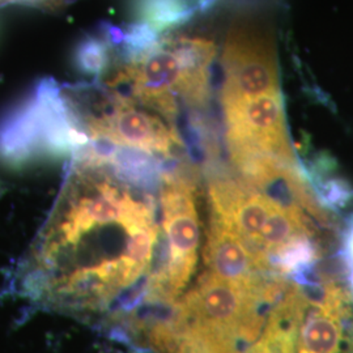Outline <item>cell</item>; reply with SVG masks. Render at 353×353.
Segmentation results:
<instances>
[{"mask_svg":"<svg viewBox=\"0 0 353 353\" xmlns=\"http://www.w3.org/2000/svg\"><path fill=\"white\" fill-rule=\"evenodd\" d=\"M182 156L161 164L160 207L166 252L148 279L141 303L169 305L188 285L198 262L199 217L195 207V186Z\"/></svg>","mask_w":353,"mask_h":353,"instance_id":"obj_2","label":"cell"},{"mask_svg":"<svg viewBox=\"0 0 353 353\" xmlns=\"http://www.w3.org/2000/svg\"><path fill=\"white\" fill-rule=\"evenodd\" d=\"M114 151L87 144L71 156L20 267V288L32 303L110 323L143 303L160 237L159 190L128 176Z\"/></svg>","mask_w":353,"mask_h":353,"instance_id":"obj_1","label":"cell"},{"mask_svg":"<svg viewBox=\"0 0 353 353\" xmlns=\"http://www.w3.org/2000/svg\"><path fill=\"white\" fill-rule=\"evenodd\" d=\"M307 299L299 353H353L352 296L332 280L303 290Z\"/></svg>","mask_w":353,"mask_h":353,"instance_id":"obj_6","label":"cell"},{"mask_svg":"<svg viewBox=\"0 0 353 353\" xmlns=\"http://www.w3.org/2000/svg\"><path fill=\"white\" fill-rule=\"evenodd\" d=\"M10 4H14V0H0V8L10 6Z\"/></svg>","mask_w":353,"mask_h":353,"instance_id":"obj_13","label":"cell"},{"mask_svg":"<svg viewBox=\"0 0 353 353\" xmlns=\"http://www.w3.org/2000/svg\"><path fill=\"white\" fill-rule=\"evenodd\" d=\"M229 151H254L297 164L287 131L281 93L223 103Z\"/></svg>","mask_w":353,"mask_h":353,"instance_id":"obj_5","label":"cell"},{"mask_svg":"<svg viewBox=\"0 0 353 353\" xmlns=\"http://www.w3.org/2000/svg\"><path fill=\"white\" fill-rule=\"evenodd\" d=\"M221 67L223 103L281 93L274 34L261 23L241 20L232 26L223 46Z\"/></svg>","mask_w":353,"mask_h":353,"instance_id":"obj_4","label":"cell"},{"mask_svg":"<svg viewBox=\"0 0 353 353\" xmlns=\"http://www.w3.org/2000/svg\"><path fill=\"white\" fill-rule=\"evenodd\" d=\"M204 263L216 278L242 287H258L270 268L268 259L256 255L230 228L211 217L204 249Z\"/></svg>","mask_w":353,"mask_h":353,"instance_id":"obj_7","label":"cell"},{"mask_svg":"<svg viewBox=\"0 0 353 353\" xmlns=\"http://www.w3.org/2000/svg\"><path fill=\"white\" fill-rule=\"evenodd\" d=\"M307 309V299L296 284L271 309L261 339L246 353H296L299 328Z\"/></svg>","mask_w":353,"mask_h":353,"instance_id":"obj_8","label":"cell"},{"mask_svg":"<svg viewBox=\"0 0 353 353\" xmlns=\"http://www.w3.org/2000/svg\"><path fill=\"white\" fill-rule=\"evenodd\" d=\"M76 61L83 72L93 76V80L99 79L110 64V48L100 34L92 36L81 42Z\"/></svg>","mask_w":353,"mask_h":353,"instance_id":"obj_10","label":"cell"},{"mask_svg":"<svg viewBox=\"0 0 353 353\" xmlns=\"http://www.w3.org/2000/svg\"><path fill=\"white\" fill-rule=\"evenodd\" d=\"M137 23L152 26L159 33L188 24L198 13L194 0H130Z\"/></svg>","mask_w":353,"mask_h":353,"instance_id":"obj_9","label":"cell"},{"mask_svg":"<svg viewBox=\"0 0 353 353\" xmlns=\"http://www.w3.org/2000/svg\"><path fill=\"white\" fill-rule=\"evenodd\" d=\"M88 144L76 130L59 83L42 80L34 93L0 123V159L26 164L43 156H72Z\"/></svg>","mask_w":353,"mask_h":353,"instance_id":"obj_3","label":"cell"},{"mask_svg":"<svg viewBox=\"0 0 353 353\" xmlns=\"http://www.w3.org/2000/svg\"><path fill=\"white\" fill-rule=\"evenodd\" d=\"M220 0H194L196 11L201 13L210 12L219 4Z\"/></svg>","mask_w":353,"mask_h":353,"instance_id":"obj_12","label":"cell"},{"mask_svg":"<svg viewBox=\"0 0 353 353\" xmlns=\"http://www.w3.org/2000/svg\"><path fill=\"white\" fill-rule=\"evenodd\" d=\"M343 262L347 268V278L353 293V216L350 219L343 237Z\"/></svg>","mask_w":353,"mask_h":353,"instance_id":"obj_11","label":"cell"}]
</instances>
